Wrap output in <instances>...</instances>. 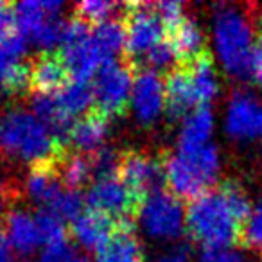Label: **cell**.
Instances as JSON below:
<instances>
[{
    "label": "cell",
    "instance_id": "cell-1",
    "mask_svg": "<svg viewBox=\"0 0 262 262\" xmlns=\"http://www.w3.org/2000/svg\"><path fill=\"white\" fill-rule=\"evenodd\" d=\"M250 214L251 207L243 187L223 182L187 205V232L205 248H232L243 241Z\"/></svg>",
    "mask_w": 262,
    "mask_h": 262
},
{
    "label": "cell",
    "instance_id": "cell-2",
    "mask_svg": "<svg viewBox=\"0 0 262 262\" xmlns=\"http://www.w3.org/2000/svg\"><path fill=\"white\" fill-rule=\"evenodd\" d=\"M0 149L31 165L56 160L67 151L51 129L27 110H11L0 117Z\"/></svg>",
    "mask_w": 262,
    "mask_h": 262
},
{
    "label": "cell",
    "instance_id": "cell-3",
    "mask_svg": "<svg viewBox=\"0 0 262 262\" xmlns=\"http://www.w3.org/2000/svg\"><path fill=\"white\" fill-rule=\"evenodd\" d=\"M165 185L178 200H196L212 189L219 174V153L212 144L171 155L164 162Z\"/></svg>",
    "mask_w": 262,
    "mask_h": 262
},
{
    "label": "cell",
    "instance_id": "cell-4",
    "mask_svg": "<svg viewBox=\"0 0 262 262\" xmlns=\"http://www.w3.org/2000/svg\"><path fill=\"white\" fill-rule=\"evenodd\" d=\"M214 41L221 65L233 77L251 76L253 27L244 13L232 6H221L214 15Z\"/></svg>",
    "mask_w": 262,
    "mask_h": 262
},
{
    "label": "cell",
    "instance_id": "cell-5",
    "mask_svg": "<svg viewBox=\"0 0 262 262\" xmlns=\"http://www.w3.org/2000/svg\"><path fill=\"white\" fill-rule=\"evenodd\" d=\"M124 52L131 67L140 70L146 67L149 56L167 41V27L157 15L153 4L133 2L124 8Z\"/></svg>",
    "mask_w": 262,
    "mask_h": 262
},
{
    "label": "cell",
    "instance_id": "cell-6",
    "mask_svg": "<svg viewBox=\"0 0 262 262\" xmlns=\"http://www.w3.org/2000/svg\"><path fill=\"white\" fill-rule=\"evenodd\" d=\"M59 56L65 61L72 81H81V83H90L99 69L110 63L104 59L95 41L92 26L77 20L76 16L67 22Z\"/></svg>",
    "mask_w": 262,
    "mask_h": 262
},
{
    "label": "cell",
    "instance_id": "cell-7",
    "mask_svg": "<svg viewBox=\"0 0 262 262\" xmlns=\"http://www.w3.org/2000/svg\"><path fill=\"white\" fill-rule=\"evenodd\" d=\"M135 72L127 61H110L99 69L92 79L94 108L108 119L122 115L131 102Z\"/></svg>",
    "mask_w": 262,
    "mask_h": 262
},
{
    "label": "cell",
    "instance_id": "cell-8",
    "mask_svg": "<svg viewBox=\"0 0 262 262\" xmlns=\"http://www.w3.org/2000/svg\"><path fill=\"white\" fill-rule=\"evenodd\" d=\"M144 201L126 187L119 174L94 180L86 194V205L92 210L115 219L120 228H133V219L139 217Z\"/></svg>",
    "mask_w": 262,
    "mask_h": 262
},
{
    "label": "cell",
    "instance_id": "cell-9",
    "mask_svg": "<svg viewBox=\"0 0 262 262\" xmlns=\"http://www.w3.org/2000/svg\"><path fill=\"white\" fill-rule=\"evenodd\" d=\"M139 219L144 232L153 239L172 241L187 230L185 208L182 201L165 189L157 190L144 200Z\"/></svg>",
    "mask_w": 262,
    "mask_h": 262
},
{
    "label": "cell",
    "instance_id": "cell-10",
    "mask_svg": "<svg viewBox=\"0 0 262 262\" xmlns=\"http://www.w3.org/2000/svg\"><path fill=\"white\" fill-rule=\"evenodd\" d=\"M117 174L126 183L127 189L142 201L149 194L162 190L165 185L164 162L151 155L137 153V151L120 155Z\"/></svg>",
    "mask_w": 262,
    "mask_h": 262
},
{
    "label": "cell",
    "instance_id": "cell-11",
    "mask_svg": "<svg viewBox=\"0 0 262 262\" xmlns=\"http://www.w3.org/2000/svg\"><path fill=\"white\" fill-rule=\"evenodd\" d=\"M27 40L16 31L0 36V86L9 94H24L29 86V63L24 61Z\"/></svg>",
    "mask_w": 262,
    "mask_h": 262
},
{
    "label": "cell",
    "instance_id": "cell-12",
    "mask_svg": "<svg viewBox=\"0 0 262 262\" xmlns=\"http://www.w3.org/2000/svg\"><path fill=\"white\" fill-rule=\"evenodd\" d=\"M131 108L140 124L147 126L158 120L165 110V81L160 74L142 69L135 74L131 90Z\"/></svg>",
    "mask_w": 262,
    "mask_h": 262
},
{
    "label": "cell",
    "instance_id": "cell-13",
    "mask_svg": "<svg viewBox=\"0 0 262 262\" xmlns=\"http://www.w3.org/2000/svg\"><path fill=\"white\" fill-rule=\"evenodd\" d=\"M225 126L235 140L262 139V102L250 92H235L226 110Z\"/></svg>",
    "mask_w": 262,
    "mask_h": 262
},
{
    "label": "cell",
    "instance_id": "cell-14",
    "mask_svg": "<svg viewBox=\"0 0 262 262\" xmlns=\"http://www.w3.org/2000/svg\"><path fill=\"white\" fill-rule=\"evenodd\" d=\"M119 230L120 225L115 219L92 208H84L83 214L72 223V235L76 243L84 250H92L95 253L104 248Z\"/></svg>",
    "mask_w": 262,
    "mask_h": 262
},
{
    "label": "cell",
    "instance_id": "cell-15",
    "mask_svg": "<svg viewBox=\"0 0 262 262\" xmlns=\"http://www.w3.org/2000/svg\"><path fill=\"white\" fill-rule=\"evenodd\" d=\"M70 83V72L56 52H41L29 63V86L36 95H52Z\"/></svg>",
    "mask_w": 262,
    "mask_h": 262
},
{
    "label": "cell",
    "instance_id": "cell-16",
    "mask_svg": "<svg viewBox=\"0 0 262 262\" xmlns=\"http://www.w3.org/2000/svg\"><path fill=\"white\" fill-rule=\"evenodd\" d=\"M26 190L34 203L40 205L43 210H49L59 194L65 190V185L58 174V158L31 165L26 178Z\"/></svg>",
    "mask_w": 262,
    "mask_h": 262
},
{
    "label": "cell",
    "instance_id": "cell-17",
    "mask_svg": "<svg viewBox=\"0 0 262 262\" xmlns=\"http://www.w3.org/2000/svg\"><path fill=\"white\" fill-rule=\"evenodd\" d=\"M110 131V119L104 113L92 108L88 113L76 120L70 127L69 142L81 155H94L104 147V140Z\"/></svg>",
    "mask_w": 262,
    "mask_h": 262
},
{
    "label": "cell",
    "instance_id": "cell-18",
    "mask_svg": "<svg viewBox=\"0 0 262 262\" xmlns=\"http://www.w3.org/2000/svg\"><path fill=\"white\" fill-rule=\"evenodd\" d=\"M167 43L178 65H187L207 52L205 34L201 33L200 26L190 18H183L167 31Z\"/></svg>",
    "mask_w": 262,
    "mask_h": 262
},
{
    "label": "cell",
    "instance_id": "cell-19",
    "mask_svg": "<svg viewBox=\"0 0 262 262\" xmlns=\"http://www.w3.org/2000/svg\"><path fill=\"white\" fill-rule=\"evenodd\" d=\"M198 108L189 72L183 65L172 69L165 77V110L172 119H185Z\"/></svg>",
    "mask_w": 262,
    "mask_h": 262
},
{
    "label": "cell",
    "instance_id": "cell-20",
    "mask_svg": "<svg viewBox=\"0 0 262 262\" xmlns=\"http://www.w3.org/2000/svg\"><path fill=\"white\" fill-rule=\"evenodd\" d=\"M2 233H4L9 246L22 255L33 253L41 244V235L36 217H33L26 210L9 212L8 217H6V225Z\"/></svg>",
    "mask_w": 262,
    "mask_h": 262
},
{
    "label": "cell",
    "instance_id": "cell-21",
    "mask_svg": "<svg viewBox=\"0 0 262 262\" xmlns=\"http://www.w3.org/2000/svg\"><path fill=\"white\" fill-rule=\"evenodd\" d=\"M214 129V115L208 106H200L192 110L183 119L182 131H180V149L192 151L207 146L208 139Z\"/></svg>",
    "mask_w": 262,
    "mask_h": 262
},
{
    "label": "cell",
    "instance_id": "cell-22",
    "mask_svg": "<svg viewBox=\"0 0 262 262\" xmlns=\"http://www.w3.org/2000/svg\"><path fill=\"white\" fill-rule=\"evenodd\" d=\"M189 72V79L192 84L194 97H196L198 108L200 106H208V102L217 95L219 84L217 76H215V67L212 61L210 54L205 52L198 59L183 65Z\"/></svg>",
    "mask_w": 262,
    "mask_h": 262
},
{
    "label": "cell",
    "instance_id": "cell-23",
    "mask_svg": "<svg viewBox=\"0 0 262 262\" xmlns=\"http://www.w3.org/2000/svg\"><path fill=\"white\" fill-rule=\"evenodd\" d=\"M59 113L65 117L69 122H76V117H83L94 108V92L90 83H81V81H70L67 86L59 92L52 94Z\"/></svg>",
    "mask_w": 262,
    "mask_h": 262
},
{
    "label": "cell",
    "instance_id": "cell-24",
    "mask_svg": "<svg viewBox=\"0 0 262 262\" xmlns=\"http://www.w3.org/2000/svg\"><path fill=\"white\" fill-rule=\"evenodd\" d=\"M95 262H144V251L133 228H120L117 235L97 251Z\"/></svg>",
    "mask_w": 262,
    "mask_h": 262
},
{
    "label": "cell",
    "instance_id": "cell-25",
    "mask_svg": "<svg viewBox=\"0 0 262 262\" xmlns=\"http://www.w3.org/2000/svg\"><path fill=\"white\" fill-rule=\"evenodd\" d=\"M58 174L61 178V183L65 185V189L79 192V189H83L86 183H90L94 180L90 157L65 151L58 158Z\"/></svg>",
    "mask_w": 262,
    "mask_h": 262
},
{
    "label": "cell",
    "instance_id": "cell-26",
    "mask_svg": "<svg viewBox=\"0 0 262 262\" xmlns=\"http://www.w3.org/2000/svg\"><path fill=\"white\" fill-rule=\"evenodd\" d=\"M92 31L106 61H115L117 54L124 51V41H126L124 24L117 20H108V22L92 27Z\"/></svg>",
    "mask_w": 262,
    "mask_h": 262
},
{
    "label": "cell",
    "instance_id": "cell-27",
    "mask_svg": "<svg viewBox=\"0 0 262 262\" xmlns=\"http://www.w3.org/2000/svg\"><path fill=\"white\" fill-rule=\"evenodd\" d=\"M117 9H124V4L106 2V0H84V2H79L74 8V16L81 22L95 27L99 24L113 20L112 16Z\"/></svg>",
    "mask_w": 262,
    "mask_h": 262
},
{
    "label": "cell",
    "instance_id": "cell-28",
    "mask_svg": "<svg viewBox=\"0 0 262 262\" xmlns=\"http://www.w3.org/2000/svg\"><path fill=\"white\" fill-rule=\"evenodd\" d=\"M36 223H38V228H40L41 243H43L45 246L69 243V241H67L65 221H61L59 217L41 210L40 214L36 215Z\"/></svg>",
    "mask_w": 262,
    "mask_h": 262
},
{
    "label": "cell",
    "instance_id": "cell-29",
    "mask_svg": "<svg viewBox=\"0 0 262 262\" xmlns=\"http://www.w3.org/2000/svg\"><path fill=\"white\" fill-rule=\"evenodd\" d=\"M243 241L251 250L262 255V203L251 208V214L246 221V226H244Z\"/></svg>",
    "mask_w": 262,
    "mask_h": 262
},
{
    "label": "cell",
    "instance_id": "cell-30",
    "mask_svg": "<svg viewBox=\"0 0 262 262\" xmlns=\"http://www.w3.org/2000/svg\"><path fill=\"white\" fill-rule=\"evenodd\" d=\"M153 6H155V11H157V15L160 16V20L165 24L167 31L185 18V15H183V4L174 2V0L157 2V4H153Z\"/></svg>",
    "mask_w": 262,
    "mask_h": 262
},
{
    "label": "cell",
    "instance_id": "cell-31",
    "mask_svg": "<svg viewBox=\"0 0 262 262\" xmlns=\"http://www.w3.org/2000/svg\"><path fill=\"white\" fill-rule=\"evenodd\" d=\"M200 262H250L241 251L233 248H205Z\"/></svg>",
    "mask_w": 262,
    "mask_h": 262
},
{
    "label": "cell",
    "instance_id": "cell-32",
    "mask_svg": "<svg viewBox=\"0 0 262 262\" xmlns=\"http://www.w3.org/2000/svg\"><path fill=\"white\" fill-rule=\"evenodd\" d=\"M77 251L69 243L54 244V246H45L40 255V262H70L76 257Z\"/></svg>",
    "mask_w": 262,
    "mask_h": 262
},
{
    "label": "cell",
    "instance_id": "cell-33",
    "mask_svg": "<svg viewBox=\"0 0 262 262\" xmlns=\"http://www.w3.org/2000/svg\"><path fill=\"white\" fill-rule=\"evenodd\" d=\"M251 77L262 86V36L255 41L253 56H251Z\"/></svg>",
    "mask_w": 262,
    "mask_h": 262
},
{
    "label": "cell",
    "instance_id": "cell-34",
    "mask_svg": "<svg viewBox=\"0 0 262 262\" xmlns=\"http://www.w3.org/2000/svg\"><path fill=\"white\" fill-rule=\"evenodd\" d=\"M15 29V16H13V6L0 2V36L8 34Z\"/></svg>",
    "mask_w": 262,
    "mask_h": 262
},
{
    "label": "cell",
    "instance_id": "cell-35",
    "mask_svg": "<svg viewBox=\"0 0 262 262\" xmlns=\"http://www.w3.org/2000/svg\"><path fill=\"white\" fill-rule=\"evenodd\" d=\"M13 248L9 246V243L6 241L4 233L0 232V262H16Z\"/></svg>",
    "mask_w": 262,
    "mask_h": 262
},
{
    "label": "cell",
    "instance_id": "cell-36",
    "mask_svg": "<svg viewBox=\"0 0 262 262\" xmlns=\"http://www.w3.org/2000/svg\"><path fill=\"white\" fill-rule=\"evenodd\" d=\"M160 262H190V257L185 250H172L160 258Z\"/></svg>",
    "mask_w": 262,
    "mask_h": 262
},
{
    "label": "cell",
    "instance_id": "cell-37",
    "mask_svg": "<svg viewBox=\"0 0 262 262\" xmlns=\"http://www.w3.org/2000/svg\"><path fill=\"white\" fill-rule=\"evenodd\" d=\"M255 24H257V26H258V29L262 31V9L257 13V15H255ZM260 36H262V34H260Z\"/></svg>",
    "mask_w": 262,
    "mask_h": 262
},
{
    "label": "cell",
    "instance_id": "cell-38",
    "mask_svg": "<svg viewBox=\"0 0 262 262\" xmlns=\"http://www.w3.org/2000/svg\"><path fill=\"white\" fill-rule=\"evenodd\" d=\"M4 203H6L4 194H2V190H0V221H2V214H4Z\"/></svg>",
    "mask_w": 262,
    "mask_h": 262
},
{
    "label": "cell",
    "instance_id": "cell-39",
    "mask_svg": "<svg viewBox=\"0 0 262 262\" xmlns=\"http://www.w3.org/2000/svg\"><path fill=\"white\" fill-rule=\"evenodd\" d=\"M70 262H90V260H88V258L84 257V255H81V253H76V257H74V258H72V260H70Z\"/></svg>",
    "mask_w": 262,
    "mask_h": 262
}]
</instances>
